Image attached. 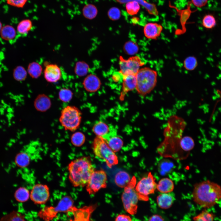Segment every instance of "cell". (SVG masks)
Instances as JSON below:
<instances>
[{
    "label": "cell",
    "instance_id": "6da1fadb",
    "mask_svg": "<svg viewBox=\"0 0 221 221\" xmlns=\"http://www.w3.org/2000/svg\"><path fill=\"white\" fill-rule=\"evenodd\" d=\"M194 201L202 207H211L221 199V186L209 180L194 185L192 193Z\"/></svg>",
    "mask_w": 221,
    "mask_h": 221
},
{
    "label": "cell",
    "instance_id": "7a4b0ae2",
    "mask_svg": "<svg viewBox=\"0 0 221 221\" xmlns=\"http://www.w3.org/2000/svg\"><path fill=\"white\" fill-rule=\"evenodd\" d=\"M91 158L82 157L71 161L68 166V178L74 187L86 186L95 171Z\"/></svg>",
    "mask_w": 221,
    "mask_h": 221
},
{
    "label": "cell",
    "instance_id": "3957f363",
    "mask_svg": "<svg viewBox=\"0 0 221 221\" xmlns=\"http://www.w3.org/2000/svg\"><path fill=\"white\" fill-rule=\"evenodd\" d=\"M135 76L137 82L136 89L138 93L142 96L150 93L156 86L157 72L149 68L140 69Z\"/></svg>",
    "mask_w": 221,
    "mask_h": 221
},
{
    "label": "cell",
    "instance_id": "277c9868",
    "mask_svg": "<svg viewBox=\"0 0 221 221\" xmlns=\"http://www.w3.org/2000/svg\"><path fill=\"white\" fill-rule=\"evenodd\" d=\"M81 118L79 110L75 106L68 105L62 110L59 121L65 130L75 132L79 127Z\"/></svg>",
    "mask_w": 221,
    "mask_h": 221
},
{
    "label": "cell",
    "instance_id": "5b68a950",
    "mask_svg": "<svg viewBox=\"0 0 221 221\" xmlns=\"http://www.w3.org/2000/svg\"><path fill=\"white\" fill-rule=\"evenodd\" d=\"M94 153L99 159L106 162L109 168L118 164V157L102 138L97 136L93 142Z\"/></svg>",
    "mask_w": 221,
    "mask_h": 221
},
{
    "label": "cell",
    "instance_id": "8992f818",
    "mask_svg": "<svg viewBox=\"0 0 221 221\" xmlns=\"http://www.w3.org/2000/svg\"><path fill=\"white\" fill-rule=\"evenodd\" d=\"M74 201L70 196L63 197L55 207H45L39 211L38 215L44 221H51L60 212H71L74 207Z\"/></svg>",
    "mask_w": 221,
    "mask_h": 221
},
{
    "label": "cell",
    "instance_id": "52a82bcc",
    "mask_svg": "<svg viewBox=\"0 0 221 221\" xmlns=\"http://www.w3.org/2000/svg\"><path fill=\"white\" fill-rule=\"evenodd\" d=\"M136 182V178L134 177L129 184L124 188L121 197L124 209L128 213L132 215L137 212V204L139 200L135 188Z\"/></svg>",
    "mask_w": 221,
    "mask_h": 221
},
{
    "label": "cell",
    "instance_id": "ba28073f",
    "mask_svg": "<svg viewBox=\"0 0 221 221\" xmlns=\"http://www.w3.org/2000/svg\"><path fill=\"white\" fill-rule=\"evenodd\" d=\"M155 180V178L150 172L138 182L135 189L139 200L147 201L149 199V195L154 193L157 184Z\"/></svg>",
    "mask_w": 221,
    "mask_h": 221
},
{
    "label": "cell",
    "instance_id": "9c48e42d",
    "mask_svg": "<svg viewBox=\"0 0 221 221\" xmlns=\"http://www.w3.org/2000/svg\"><path fill=\"white\" fill-rule=\"evenodd\" d=\"M119 59L120 70L119 72L123 76L130 75H135L140 67L144 64L138 56H132L127 60L120 56Z\"/></svg>",
    "mask_w": 221,
    "mask_h": 221
},
{
    "label": "cell",
    "instance_id": "30bf717a",
    "mask_svg": "<svg viewBox=\"0 0 221 221\" xmlns=\"http://www.w3.org/2000/svg\"><path fill=\"white\" fill-rule=\"evenodd\" d=\"M107 174L103 170L94 171L86 185V189L90 194H94L107 186Z\"/></svg>",
    "mask_w": 221,
    "mask_h": 221
},
{
    "label": "cell",
    "instance_id": "8fae6325",
    "mask_svg": "<svg viewBox=\"0 0 221 221\" xmlns=\"http://www.w3.org/2000/svg\"><path fill=\"white\" fill-rule=\"evenodd\" d=\"M50 195L49 188L47 185L37 184L32 187L30 193V198L35 204H42L48 200Z\"/></svg>",
    "mask_w": 221,
    "mask_h": 221
},
{
    "label": "cell",
    "instance_id": "7c38bea8",
    "mask_svg": "<svg viewBox=\"0 0 221 221\" xmlns=\"http://www.w3.org/2000/svg\"><path fill=\"white\" fill-rule=\"evenodd\" d=\"M44 77L47 81L51 83L59 81L62 76V72L57 64H49L45 66L44 71Z\"/></svg>",
    "mask_w": 221,
    "mask_h": 221
},
{
    "label": "cell",
    "instance_id": "4fadbf2b",
    "mask_svg": "<svg viewBox=\"0 0 221 221\" xmlns=\"http://www.w3.org/2000/svg\"><path fill=\"white\" fill-rule=\"evenodd\" d=\"M162 26L156 23H148L144 28V33L147 38L156 39L160 35L162 30Z\"/></svg>",
    "mask_w": 221,
    "mask_h": 221
},
{
    "label": "cell",
    "instance_id": "5bb4252c",
    "mask_svg": "<svg viewBox=\"0 0 221 221\" xmlns=\"http://www.w3.org/2000/svg\"><path fill=\"white\" fill-rule=\"evenodd\" d=\"M83 84L86 91L92 92L96 91L99 89L101 83L100 79L96 76L90 74L84 79Z\"/></svg>",
    "mask_w": 221,
    "mask_h": 221
},
{
    "label": "cell",
    "instance_id": "9a60e30c",
    "mask_svg": "<svg viewBox=\"0 0 221 221\" xmlns=\"http://www.w3.org/2000/svg\"><path fill=\"white\" fill-rule=\"evenodd\" d=\"M51 105L52 102L50 98L44 94L38 95L34 102V106L35 109L41 112L48 110Z\"/></svg>",
    "mask_w": 221,
    "mask_h": 221
},
{
    "label": "cell",
    "instance_id": "2e32d148",
    "mask_svg": "<svg viewBox=\"0 0 221 221\" xmlns=\"http://www.w3.org/2000/svg\"><path fill=\"white\" fill-rule=\"evenodd\" d=\"M136 84L135 75H130L123 76L122 88L121 98H122L128 92L136 89Z\"/></svg>",
    "mask_w": 221,
    "mask_h": 221
},
{
    "label": "cell",
    "instance_id": "e0dca14e",
    "mask_svg": "<svg viewBox=\"0 0 221 221\" xmlns=\"http://www.w3.org/2000/svg\"><path fill=\"white\" fill-rule=\"evenodd\" d=\"M91 209V207H86L81 208L75 207L72 212L73 218L69 221H89Z\"/></svg>",
    "mask_w": 221,
    "mask_h": 221
},
{
    "label": "cell",
    "instance_id": "ac0fdd59",
    "mask_svg": "<svg viewBox=\"0 0 221 221\" xmlns=\"http://www.w3.org/2000/svg\"><path fill=\"white\" fill-rule=\"evenodd\" d=\"M92 131L97 136L101 137L105 140L111 131L108 125L101 121H99L94 125Z\"/></svg>",
    "mask_w": 221,
    "mask_h": 221
},
{
    "label": "cell",
    "instance_id": "d6986e66",
    "mask_svg": "<svg viewBox=\"0 0 221 221\" xmlns=\"http://www.w3.org/2000/svg\"><path fill=\"white\" fill-rule=\"evenodd\" d=\"M174 184L171 179L168 178L161 179L157 184V189L162 193H168L172 192L174 189Z\"/></svg>",
    "mask_w": 221,
    "mask_h": 221
},
{
    "label": "cell",
    "instance_id": "ffe728a7",
    "mask_svg": "<svg viewBox=\"0 0 221 221\" xmlns=\"http://www.w3.org/2000/svg\"><path fill=\"white\" fill-rule=\"evenodd\" d=\"M131 180L129 174L127 172L121 171L116 174L114 181L118 186L121 188H124L129 184Z\"/></svg>",
    "mask_w": 221,
    "mask_h": 221
},
{
    "label": "cell",
    "instance_id": "44dd1931",
    "mask_svg": "<svg viewBox=\"0 0 221 221\" xmlns=\"http://www.w3.org/2000/svg\"><path fill=\"white\" fill-rule=\"evenodd\" d=\"M158 206L161 208L168 209L170 207L173 203V198L172 195L168 193H162L157 198Z\"/></svg>",
    "mask_w": 221,
    "mask_h": 221
},
{
    "label": "cell",
    "instance_id": "7402d4cb",
    "mask_svg": "<svg viewBox=\"0 0 221 221\" xmlns=\"http://www.w3.org/2000/svg\"><path fill=\"white\" fill-rule=\"evenodd\" d=\"M174 167V164L171 161L164 159L159 162L157 169L160 175L164 176L171 172L173 170Z\"/></svg>",
    "mask_w": 221,
    "mask_h": 221
},
{
    "label": "cell",
    "instance_id": "603a6c76",
    "mask_svg": "<svg viewBox=\"0 0 221 221\" xmlns=\"http://www.w3.org/2000/svg\"><path fill=\"white\" fill-rule=\"evenodd\" d=\"M191 2H189L187 6V8L184 10H179L175 6L171 5L169 3V6L175 9L176 10L178 14L180 17V21L182 27H185V24L189 17L191 14L194 12L191 10Z\"/></svg>",
    "mask_w": 221,
    "mask_h": 221
},
{
    "label": "cell",
    "instance_id": "cb8c5ba5",
    "mask_svg": "<svg viewBox=\"0 0 221 221\" xmlns=\"http://www.w3.org/2000/svg\"><path fill=\"white\" fill-rule=\"evenodd\" d=\"M31 157L27 152L22 151L18 153L16 156L15 162L18 167L24 168L27 166L29 164Z\"/></svg>",
    "mask_w": 221,
    "mask_h": 221
},
{
    "label": "cell",
    "instance_id": "d4e9b609",
    "mask_svg": "<svg viewBox=\"0 0 221 221\" xmlns=\"http://www.w3.org/2000/svg\"><path fill=\"white\" fill-rule=\"evenodd\" d=\"M0 32L2 38L7 41H10L16 37L15 29L10 25H6L3 26Z\"/></svg>",
    "mask_w": 221,
    "mask_h": 221
},
{
    "label": "cell",
    "instance_id": "484cf974",
    "mask_svg": "<svg viewBox=\"0 0 221 221\" xmlns=\"http://www.w3.org/2000/svg\"><path fill=\"white\" fill-rule=\"evenodd\" d=\"M32 22L29 19L22 20L18 24L17 26L18 33L22 36L27 35L33 28Z\"/></svg>",
    "mask_w": 221,
    "mask_h": 221
},
{
    "label": "cell",
    "instance_id": "4316f807",
    "mask_svg": "<svg viewBox=\"0 0 221 221\" xmlns=\"http://www.w3.org/2000/svg\"><path fill=\"white\" fill-rule=\"evenodd\" d=\"M42 71L41 66L38 63L33 62L30 63L27 68V72L33 78L37 79L41 75Z\"/></svg>",
    "mask_w": 221,
    "mask_h": 221
},
{
    "label": "cell",
    "instance_id": "83f0119b",
    "mask_svg": "<svg viewBox=\"0 0 221 221\" xmlns=\"http://www.w3.org/2000/svg\"><path fill=\"white\" fill-rule=\"evenodd\" d=\"M106 141L109 147L114 152L120 150L123 145L122 140L117 136V135L112 136Z\"/></svg>",
    "mask_w": 221,
    "mask_h": 221
},
{
    "label": "cell",
    "instance_id": "f1b7e54d",
    "mask_svg": "<svg viewBox=\"0 0 221 221\" xmlns=\"http://www.w3.org/2000/svg\"><path fill=\"white\" fill-rule=\"evenodd\" d=\"M98 13V10L94 5L88 4L84 6L82 9L83 16L86 18L93 19L96 17Z\"/></svg>",
    "mask_w": 221,
    "mask_h": 221
},
{
    "label": "cell",
    "instance_id": "f546056e",
    "mask_svg": "<svg viewBox=\"0 0 221 221\" xmlns=\"http://www.w3.org/2000/svg\"><path fill=\"white\" fill-rule=\"evenodd\" d=\"M0 221H27L24 215L21 212L16 211H13L3 216Z\"/></svg>",
    "mask_w": 221,
    "mask_h": 221
},
{
    "label": "cell",
    "instance_id": "4dcf8cb0",
    "mask_svg": "<svg viewBox=\"0 0 221 221\" xmlns=\"http://www.w3.org/2000/svg\"><path fill=\"white\" fill-rule=\"evenodd\" d=\"M14 196L15 200L20 202H24L28 200L30 197L29 190L24 187H20L15 191Z\"/></svg>",
    "mask_w": 221,
    "mask_h": 221
},
{
    "label": "cell",
    "instance_id": "1f68e13d",
    "mask_svg": "<svg viewBox=\"0 0 221 221\" xmlns=\"http://www.w3.org/2000/svg\"><path fill=\"white\" fill-rule=\"evenodd\" d=\"M86 138L84 134L80 131L74 132L72 135L70 140L72 144L74 146L79 147L84 143Z\"/></svg>",
    "mask_w": 221,
    "mask_h": 221
},
{
    "label": "cell",
    "instance_id": "d6a6232c",
    "mask_svg": "<svg viewBox=\"0 0 221 221\" xmlns=\"http://www.w3.org/2000/svg\"><path fill=\"white\" fill-rule=\"evenodd\" d=\"M179 145L182 150L185 152H188L194 148L195 144L193 139L191 137L187 136L181 138Z\"/></svg>",
    "mask_w": 221,
    "mask_h": 221
},
{
    "label": "cell",
    "instance_id": "836d02e7",
    "mask_svg": "<svg viewBox=\"0 0 221 221\" xmlns=\"http://www.w3.org/2000/svg\"><path fill=\"white\" fill-rule=\"evenodd\" d=\"M89 66L84 61H79L76 62L74 68L75 74L79 76H85L88 72Z\"/></svg>",
    "mask_w": 221,
    "mask_h": 221
},
{
    "label": "cell",
    "instance_id": "e575fe53",
    "mask_svg": "<svg viewBox=\"0 0 221 221\" xmlns=\"http://www.w3.org/2000/svg\"><path fill=\"white\" fill-rule=\"evenodd\" d=\"M73 93L69 89L66 88H61L58 92V97L61 101L67 103L70 101L72 98Z\"/></svg>",
    "mask_w": 221,
    "mask_h": 221
},
{
    "label": "cell",
    "instance_id": "d590c367",
    "mask_svg": "<svg viewBox=\"0 0 221 221\" xmlns=\"http://www.w3.org/2000/svg\"><path fill=\"white\" fill-rule=\"evenodd\" d=\"M126 8L127 13L130 15L136 14L140 9L139 3L136 1H131L126 2Z\"/></svg>",
    "mask_w": 221,
    "mask_h": 221
},
{
    "label": "cell",
    "instance_id": "8d00e7d4",
    "mask_svg": "<svg viewBox=\"0 0 221 221\" xmlns=\"http://www.w3.org/2000/svg\"><path fill=\"white\" fill-rule=\"evenodd\" d=\"M123 48L126 54L131 55L137 53L139 50L137 44L131 41L126 42L124 45Z\"/></svg>",
    "mask_w": 221,
    "mask_h": 221
},
{
    "label": "cell",
    "instance_id": "74e56055",
    "mask_svg": "<svg viewBox=\"0 0 221 221\" xmlns=\"http://www.w3.org/2000/svg\"><path fill=\"white\" fill-rule=\"evenodd\" d=\"M202 24L204 28L207 29H212L216 25V19L211 14L206 15L203 19Z\"/></svg>",
    "mask_w": 221,
    "mask_h": 221
},
{
    "label": "cell",
    "instance_id": "f35d334b",
    "mask_svg": "<svg viewBox=\"0 0 221 221\" xmlns=\"http://www.w3.org/2000/svg\"><path fill=\"white\" fill-rule=\"evenodd\" d=\"M27 76V72L24 68L21 66H18L14 69L13 76L14 79L17 81L25 80Z\"/></svg>",
    "mask_w": 221,
    "mask_h": 221
},
{
    "label": "cell",
    "instance_id": "ab89813d",
    "mask_svg": "<svg viewBox=\"0 0 221 221\" xmlns=\"http://www.w3.org/2000/svg\"><path fill=\"white\" fill-rule=\"evenodd\" d=\"M198 65L197 59L196 57L193 56L187 57L184 61V66L185 68L188 70L191 71L194 70Z\"/></svg>",
    "mask_w": 221,
    "mask_h": 221
},
{
    "label": "cell",
    "instance_id": "60d3db41",
    "mask_svg": "<svg viewBox=\"0 0 221 221\" xmlns=\"http://www.w3.org/2000/svg\"><path fill=\"white\" fill-rule=\"evenodd\" d=\"M214 215L207 211H203L200 214L195 217L194 221H213Z\"/></svg>",
    "mask_w": 221,
    "mask_h": 221
},
{
    "label": "cell",
    "instance_id": "b9f144b4",
    "mask_svg": "<svg viewBox=\"0 0 221 221\" xmlns=\"http://www.w3.org/2000/svg\"><path fill=\"white\" fill-rule=\"evenodd\" d=\"M109 18L113 21H115L119 19L121 15V12L118 8L113 7L110 8L107 12Z\"/></svg>",
    "mask_w": 221,
    "mask_h": 221
},
{
    "label": "cell",
    "instance_id": "7bdbcfd3",
    "mask_svg": "<svg viewBox=\"0 0 221 221\" xmlns=\"http://www.w3.org/2000/svg\"><path fill=\"white\" fill-rule=\"evenodd\" d=\"M7 3L10 6L22 8L26 3L27 0H6Z\"/></svg>",
    "mask_w": 221,
    "mask_h": 221
},
{
    "label": "cell",
    "instance_id": "ee69618b",
    "mask_svg": "<svg viewBox=\"0 0 221 221\" xmlns=\"http://www.w3.org/2000/svg\"><path fill=\"white\" fill-rule=\"evenodd\" d=\"M208 0H191V3L197 7H202L207 4Z\"/></svg>",
    "mask_w": 221,
    "mask_h": 221
},
{
    "label": "cell",
    "instance_id": "f6af8a7d",
    "mask_svg": "<svg viewBox=\"0 0 221 221\" xmlns=\"http://www.w3.org/2000/svg\"><path fill=\"white\" fill-rule=\"evenodd\" d=\"M115 221H132L130 217L125 214L118 215L116 218Z\"/></svg>",
    "mask_w": 221,
    "mask_h": 221
},
{
    "label": "cell",
    "instance_id": "bcb514c9",
    "mask_svg": "<svg viewBox=\"0 0 221 221\" xmlns=\"http://www.w3.org/2000/svg\"><path fill=\"white\" fill-rule=\"evenodd\" d=\"M148 221H164V220L161 216L154 215L150 218Z\"/></svg>",
    "mask_w": 221,
    "mask_h": 221
},
{
    "label": "cell",
    "instance_id": "7dc6e473",
    "mask_svg": "<svg viewBox=\"0 0 221 221\" xmlns=\"http://www.w3.org/2000/svg\"><path fill=\"white\" fill-rule=\"evenodd\" d=\"M2 24L1 21H0V32L2 29Z\"/></svg>",
    "mask_w": 221,
    "mask_h": 221
}]
</instances>
